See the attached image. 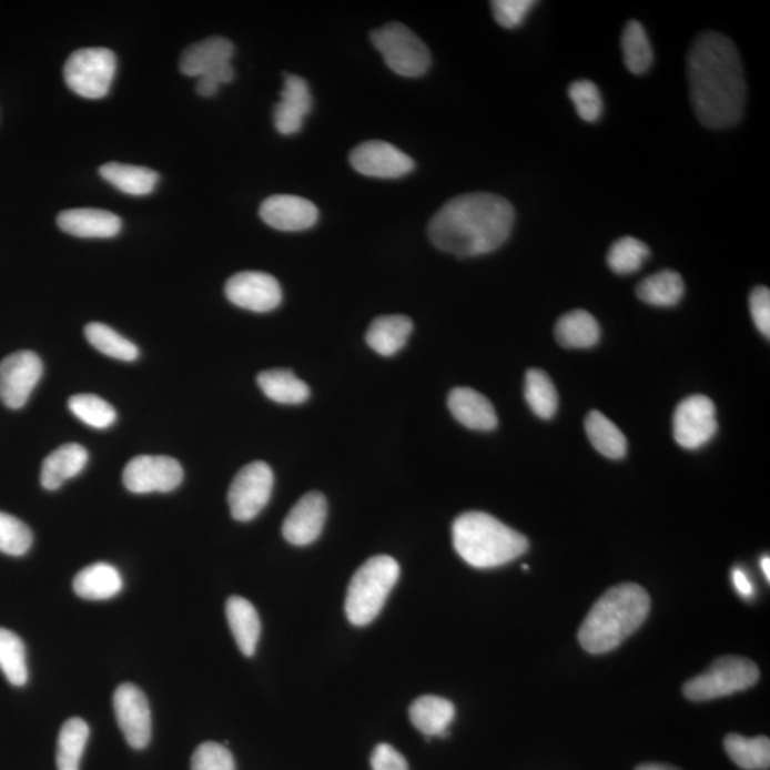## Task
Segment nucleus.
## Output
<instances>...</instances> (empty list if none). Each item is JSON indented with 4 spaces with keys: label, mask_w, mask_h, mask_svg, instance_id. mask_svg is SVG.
Instances as JSON below:
<instances>
[{
    "label": "nucleus",
    "mask_w": 770,
    "mask_h": 770,
    "mask_svg": "<svg viewBox=\"0 0 770 770\" xmlns=\"http://www.w3.org/2000/svg\"><path fill=\"white\" fill-rule=\"evenodd\" d=\"M257 384L274 403L296 405L307 402L310 388L290 369H267L259 374Z\"/></svg>",
    "instance_id": "obj_29"
},
{
    "label": "nucleus",
    "mask_w": 770,
    "mask_h": 770,
    "mask_svg": "<svg viewBox=\"0 0 770 770\" xmlns=\"http://www.w3.org/2000/svg\"><path fill=\"white\" fill-rule=\"evenodd\" d=\"M327 519L326 497L308 493L298 499L283 524V537L296 547H306L322 535Z\"/></svg>",
    "instance_id": "obj_16"
},
{
    "label": "nucleus",
    "mask_w": 770,
    "mask_h": 770,
    "mask_svg": "<svg viewBox=\"0 0 770 770\" xmlns=\"http://www.w3.org/2000/svg\"><path fill=\"white\" fill-rule=\"evenodd\" d=\"M448 408L458 423L477 432H492L498 425L494 405L473 388L459 387L448 395Z\"/></svg>",
    "instance_id": "obj_20"
},
{
    "label": "nucleus",
    "mask_w": 770,
    "mask_h": 770,
    "mask_svg": "<svg viewBox=\"0 0 770 770\" xmlns=\"http://www.w3.org/2000/svg\"><path fill=\"white\" fill-rule=\"evenodd\" d=\"M761 677L758 665L742 657L718 658L711 667L683 685V695L693 702L712 701L754 687Z\"/></svg>",
    "instance_id": "obj_6"
},
{
    "label": "nucleus",
    "mask_w": 770,
    "mask_h": 770,
    "mask_svg": "<svg viewBox=\"0 0 770 770\" xmlns=\"http://www.w3.org/2000/svg\"><path fill=\"white\" fill-rule=\"evenodd\" d=\"M535 7L534 0H494L492 9L499 27L515 29L521 27Z\"/></svg>",
    "instance_id": "obj_43"
},
{
    "label": "nucleus",
    "mask_w": 770,
    "mask_h": 770,
    "mask_svg": "<svg viewBox=\"0 0 770 770\" xmlns=\"http://www.w3.org/2000/svg\"><path fill=\"white\" fill-rule=\"evenodd\" d=\"M725 749L729 758L744 770H768L770 768V741L767 737L744 738L742 734H728Z\"/></svg>",
    "instance_id": "obj_32"
},
{
    "label": "nucleus",
    "mask_w": 770,
    "mask_h": 770,
    "mask_svg": "<svg viewBox=\"0 0 770 770\" xmlns=\"http://www.w3.org/2000/svg\"><path fill=\"white\" fill-rule=\"evenodd\" d=\"M525 399L535 415L543 419H551L558 409L557 388L543 369H529L525 377Z\"/></svg>",
    "instance_id": "obj_35"
},
{
    "label": "nucleus",
    "mask_w": 770,
    "mask_h": 770,
    "mask_svg": "<svg viewBox=\"0 0 770 770\" xmlns=\"http://www.w3.org/2000/svg\"><path fill=\"white\" fill-rule=\"evenodd\" d=\"M589 442L607 458L621 459L627 455L628 442L621 429L599 412H591L585 419Z\"/></svg>",
    "instance_id": "obj_31"
},
{
    "label": "nucleus",
    "mask_w": 770,
    "mask_h": 770,
    "mask_svg": "<svg viewBox=\"0 0 770 770\" xmlns=\"http://www.w3.org/2000/svg\"><path fill=\"white\" fill-rule=\"evenodd\" d=\"M312 109L313 97L306 80L297 74H286L282 100L274 108V124L277 132L284 136L298 133Z\"/></svg>",
    "instance_id": "obj_18"
},
{
    "label": "nucleus",
    "mask_w": 770,
    "mask_h": 770,
    "mask_svg": "<svg viewBox=\"0 0 770 770\" xmlns=\"http://www.w3.org/2000/svg\"><path fill=\"white\" fill-rule=\"evenodd\" d=\"M226 617L240 651L246 657H253L262 634V622L256 608L247 599L232 597L226 604Z\"/></svg>",
    "instance_id": "obj_24"
},
{
    "label": "nucleus",
    "mask_w": 770,
    "mask_h": 770,
    "mask_svg": "<svg viewBox=\"0 0 770 770\" xmlns=\"http://www.w3.org/2000/svg\"><path fill=\"white\" fill-rule=\"evenodd\" d=\"M84 336L98 352L122 362H134L139 357L136 344L120 336L112 327L102 323H90L84 327Z\"/></svg>",
    "instance_id": "obj_37"
},
{
    "label": "nucleus",
    "mask_w": 770,
    "mask_h": 770,
    "mask_svg": "<svg viewBox=\"0 0 770 770\" xmlns=\"http://www.w3.org/2000/svg\"><path fill=\"white\" fill-rule=\"evenodd\" d=\"M89 454L83 445L64 444L50 453L42 464L40 484L48 492L62 487L68 479L77 477L87 467Z\"/></svg>",
    "instance_id": "obj_22"
},
{
    "label": "nucleus",
    "mask_w": 770,
    "mask_h": 770,
    "mask_svg": "<svg viewBox=\"0 0 770 770\" xmlns=\"http://www.w3.org/2000/svg\"><path fill=\"white\" fill-rule=\"evenodd\" d=\"M749 308L754 326L764 337L770 336V292L768 287H757L752 290L749 297Z\"/></svg>",
    "instance_id": "obj_44"
},
{
    "label": "nucleus",
    "mask_w": 770,
    "mask_h": 770,
    "mask_svg": "<svg viewBox=\"0 0 770 770\" xmlns=\"http://www.w3.org/2000/svg\"><path fill=\"white\" fill-rule=\"evenodd\" d=\"M43 374L42 359L37 353L18 352L0 363V402L8 408H22Z\"/></svg>",
    "instance_id": "obj_12"
},
{
    "label": "nucleus",
    "mask_w": 770,
    "mask_h": 770,
    "mask_svg": "<svg viewBox=\"0 0 770 770\" xmlns=\"http://www.w3.org/2000/svg\"><path fill=\"white\" fill-rule=\"evenodd\" d=\"M58 226L74 237L110 239L122 230V220L108 210L70 209L59 214Z\"/></svg>",
    "instance_id": "obj_19"
},
{
    "label": "nucleus",
    "mask_w": 770,
    "mask_h": 770,
    "mask_svg": "<svg viewBox=\"0 0 770 770\" xmlns=\"http://www.w3.org/2000/svg\"><path fill=\"white\" fill-rule=\"evenodd\" d=\"M349 163L359 174L376 179H399L407 176L415 168L408 154L379 140L359 144L349 154Z\"/></svg>",
    "instance_id": "obj_15"
},
{
    "label": "nucleus",
    "mask_w": 770,
    "mask_h": 770,
    "mask_svg": "<svg viewBox=\"0 0 770 770\" xmlns=\"http://www.w3.org/2000/svg\"><path fill=\"white\" fill-rule=\"evenodd\" d=\"M273 485V469L266 463L254 462L240 469L229 489L232 517L240 523L256 518L269 504Z\"/></svg>",
    "instance_id": "obj_9"
},
{
    "label": "nucleus",
    "mask_w": 770,
    "mask_h": 770,
    "mask_svg": "<svg viewBox=\"0 0 770 770\" xmlns=\"http://www.w3.org/2000/svg\"><path fill=\"white\" fill-rule=\"evenodd\" d=\"M33 534L13 515L0 511V553L22 557L32 547Z\"/></svg>",
    "instance_id": "obj_40"
},
{
    "label": "nucleus",
    "mask_w": 770,
    "mask_h": 770,
    "mask_svg": "<svg viewBox=\"0 0 770 770\" xmlns=\"http://www.w3.org/2000/svg\"><path fill=\"white\" fill-rule=\"evenodd\" d=\"M513 204L492 193L454 197L435 213L428 237L442 252L477 257L495 252L511 236Z\"/></svg>",
    "instance_id": "obj_2"
},
{
    "label": "nucleus",
    "mask_w": 770,
    "mask_h": 770,
    "mask_svg": "<svg viewBox=\"0 0 770 770\" xmlns=\"http://www.w3.org/2000/svg\"><path fill=\"white\" fill-rule=\"evenodd\" d=\"M685 283L681 274L673 270H662L642 280L637 287V296L655 307H673L681 302Z\"/></svg>",
    "instance_id": "obj_30"
},
{
    "label": "nucleus",
    "mask_w": 770,
    "mask_h": 770,
    "mask_svg": "<svg viewBox=\"0 0 770 770\" xmlns=\"http://www.w3.org/2000/svg\"><path fill=\"white\" fill-rule=\"evenodd\" d=\"M224 290L230 303L254 313L273 312L283 300L277 280L262 272L234 274L229 278Z\"/></svg>",
    "instance_id": "obj_14"
},
{
    "label": "nucleus",
    "mask_w": 770,
    "mask_h": 770,
    "mask_svg": "<svg viewBox=\"0 0 770 770\" xmlns=\"http://www.w3.org/2000/svg\"><path fill=\"white\" fill-rule=\"evenodd\" d=\"M635 770H681L675 767H671V764H665V763H644L639 764V767Z\"/></svg>",
    "instance_id": "obj_48"
},
{
    "label": "nucleus",
    "mask_w": 770,
    "mask_h": 770,
    "mask_svg": "<svg viewBox=\"0 0 770 770\" xmlns=\"http://www.w3.org/2000/svg\"><path fill=\"white\" fill-rule=\"evenodd\" d=\"M122 588V575L107 563L89 565L73 579L74 592L88 601H107L116 597Z\"/></svg>",
    "instance_id": "obj_23"
},
{
    "label": "nucleus",
    "mask_w": 770,
    "mask_h": 770,
    "mask_svg": "<svg viewBox=\"0 0 770 770\" xmlns=\"http://www.w3.org/2000/svg\"><path fill=\"white\" fill-rule=\"evenodd\" d=\"M233 43L226 38L213 37L184 50L180 58V70L186 77L202 78L224 64L232 63Z\"/></svg>",
    "instance_id": "obj_21"
},
{
    "label": "nucleus",
    "mask_w": 770,
    "mask_h": 770,
    "mask_svg": "<svg viewBox=\"0 0 770 770\" xmlns=\"http://www.w3.org/2000/svg\"><path fill=\"white\" fill-rule=\"evenodd\" d=\"M651 611V598L638 584H619L592 605L578 639L589 654H607L637 632Z\"/></svg>",
    "instance_id": "obj_3"
},
{
    "label": "nucleus",
    "mask_w": 770,
    "mask_h": 770,
    "mask_svg": "<svg viewBox=\"0 0 770 770\" xmlns=\"http://www.w3.org/2000/svg\"><path fill=\"white\" fill-rule=\"evenodd\" d=\"M455 718V707L448 699L424 695L409 707V719L427 737H447Z\"/></svg>",
    "instance_id": "obj_25"
},
{
    "label": "nucleus",
    "mask_w": 770,
    "mask_h": 770,
    "mask_svg": "<svg viewBox=\"0 0 770 770\" xmlns=\"http://www.w3.org/2000/svg\"><path fill=\"white\" fill-rule=\"evenodd\" d=\"M762 571L767 575L768 581L770 579V559L769 557H763L761 561Z\"/></svg>",
    "instance_id": "obj_49"
},
{
    "label": "nucleus",
    "mask_w": 770,
    "mask_h": 770,
    "mask_svg": "<svg viewBox=\"0 0 770 770\" xmlns=\"http://www.w3.org/2000/svg\"><path fill=\"white\" fill-rule=\"evenodd\" d=\"M234 79V69L232 63L224 64V67L213 70L204 77L197 79L196 90L200 97L212 98L217 93V90L222 84L230 83Z\"/></svg>",
    "instance_id": "obj_45"
},
{
    "label": "nucleus",
    "mask_w": 770,
    "mask_h": 770,
    "mask_svg": "<svg viewBox=\"0 0 770 770\" xmlns=\"http://www.w3.org/2000/svg\"><path fill=\"white\" fill-rule=\"evenodd\" d=\"M412 333V320L397 314V316H383L374 320L368 328L366 340L374 352L389 357L407 344Z\"/></svg>",
    "instance_id": "obj_27"
},
{
    "label": "nucleus",
    "mask_w": 770,
    "mask_h": 770,
    "mask_svg": "<svg viewBox=\"0 0 770 770\" xmlns=\"http://www.w3.org/2000/svg\"><path fill=\"white\" fill-rule=\"evenodd\" d=\"M260 217L280 232H303L318 220V209L307 199L277 194L264 200Z\"/></svg>",
    "instance_id": "obj_17"
},
{
    "label": "nucleus",
    "mask_w": 770,
    "mask_h": 770,
    "mask_svg": "<svg viewBox=\"0 0 770 770\" xmlns=\"http://www.w3.org/2000/svg\"><path fill=\"white\" fill-rule=\"evenodd\" d=\"M89 739L88 723L80 718H70L60 729L58 739V770H79Z\"/></svg>",
    "instance_id": "obj_33"
},
{
    "label": "nucleus",
    "mask_w": 770,
    "mask_h": 770,
    "mask_svg": "<svg viewBox=\"0 0 770 770\" xmlns=\"http://www.w3.org/2000/svg\"><path fill=\"white\" fill-rule=\"evenodd\" d=\"M568 94L577 109L578 116L585 122L594 123L602 116L604 100L597 84L589 80H578L569 87Z\"/></svg>",
    "instance_id": "obj_41"
},
{
    "label": "nucleus",
    "mask_w": 770,
    "mask_h": 770,
    "mask_svg": "<svg viewBox=\"0 0 770 770\" xmlns=\"http://www.w3.org/2000/svg\"><path fill=\"white\" fill-rule=\"evenodd\" d=\"M717 432V408L707 395H691L678 405L673 414V437L681 447L701 448Z\"/></svg>",
    "instance_id": "obj_11"
},
{
    "label": "nucleus",
    "mask_w": 770,
    "mask_h": 770,
    "mask_svg": "<svg viewBox=\"0 0 770 770\" xmlns=\"http://www.w3.org/2000/svg\"><path fill=\"white\" fill-rule=\"evenodd\" d=\"M399 578V565L388 555L369 558L348 585L346 614L356 627H366L382 612L389 592Z\"/></svg>",
    "instance_id": "obj_5"
},
{
    "label": "nucleus",
    "mask_w": 770,
    "mask_h": 770,
    "mask_svg": "<svg viewBox=\"0 0 770 770\" xmlns=\"http://www.w3.org/2000/svg\"><path fill=\"white\" fill-rule=\"evenodd\" d=\"M373 770H408V763L392 744L379 743L372 757Z\"/></svg>",
    "instance_id": "obj_46"
},
{
    "label": "nucleus",
    "mask_w": 770,
    "mask_h": 770,
    "mask_svg": "<svg viewBox=\"0 0 770 770\" xmlns=\"http://www.w3.org/2000/svg\"><path fill=\"white\" fill-rule=\"evenodd\" d=\"M555 338L565 348H591L601 338V327L592 314L575 310L558 320Z\"/></svg>",
    "instance_id": "obj_26"
},
{
    "label": "nucleus",
    "mask_w": 770,
    "mask_h": 770,
    "mask_svg": "<svg viewBox=\"0 0 770 770\" xmlns=\"http://www.w3.org/2000/svg\"><path fill=\"white\" fill-rule=\"evenodd\" d=\"M688 80L693 112L703 126L727 129L741 120L747 82L731 39L717 32L699 34L688 54Z\"/></svg>",
    "instance_id": "obj_1"
},
{
    "label": "nucleus",
    "mask_w": 770,
    "mask_h": 770,
    "mask_svg": "<svg viewBox=\"0 0 770 770\" xmlns=\"http://www.w3.org/2000/svg\"><path fill=\"white\" fill-rule=\"evenodd\" d=\"M118 60L104 48L79 49L70 54L63 77L72 92L84 99H102L110 92Z\"/></svg>",
    "instance_id": "obj_8"
},
{
    "label": "nucleus",
    "mask_w": 770,
    "mask_h": 770,
    "mask_svg": "<svg viewBox=\"0 0 770 770\" xmlns=\"http://www.w3.org/2000/svg\"><path fill=\"white\" fill-rule=\"evenodd\" d=\"M182 465L164 455H140L123 472L124 487L133 494L170 493L182 484Z\"/></svg>",
    "instance_id": "obj_10"
},
{
    "label": "nucleus",
    "mask_w": 770,
    "mask_h": 770,
    "mask_svg": "<svg viewBox=\"0 0 770 770\" xmlns=\"http://www.w3.org/2000/svg\"><path fill=\"white\" fill-rule=\"evenodd\" d=\"M651 256V250L641 240L627 236L619 239L609 250L607 263L614 273L632 274Z\"/></svg>",
    "instance_id": "obj_39"
},
{
    "label": "nucleus",
    "mask_w": 770,
    "mask_h": 770,
    "mask_svg": "<svg viewBox=\"0 0 770 770\" xmlns=\"http://www.w3.org/2000/svg\"><path fill=\"white\" fill-rule=\"evenodd\" d=\"M455 551L478 569L503 567L528 551V539L493 515L472 511L453 524Z\"/></svg>",
    "instance_id": "obj_4"
},
{
    "label": "nucleus",
    "mask_w": 770,
    "mask_h": 770,
    "mask_svg": "<svg viewBox=\"0 0 770 770\" xmlns=\"http://www.w3.org/2000/svg\"><path fill=\"white\" fill-rule=\"evenodd\" d=\"M192 770H236L232 752L216 742L200 744L192 758Z\"/></svg>",
    "instance_id": "obj_42"
},
{
    "label": "nucleus",
    "mask_w": 770,
    "mask_h": 770,
    "mask_svg": "<svg viewBox=\"0 0 770 770\" xmlns=\"http://www.w3.org/2000/svg\"><path fill=\"white\" fill-rule=\"evenodd\" d=\"M99 173L108 183L130 196H148L159 182V173L154 170L123 163L103 164Z\"/></svg>",
    "instance_id": "obj_28"
},
{
    "label": "nucleus",
    "mask_w": 770,
    "mask_h": 770,
    "mask_svg": "<svg viewBox=\"0 0 770 770\" xmlns=\"http://www.w3.org/2000/svg\"><path fill=\"white\" fill-rule=\"evenodd\" d=\"M69 409L80 422L98 429L112 427L118 417L113 405L94 394L73 395L69 399Z\"/></svg>",
    "instance_id": "obj_38"
},
{
    "label": "nucleus",
    "mask_w": 770,
    "mask_h": 770,
    "mask_svg": "<svg viewBox=\"0 0 770 770\" xmlns=\"http://www.w3.org/2000/svg\"><path fill=\"white\" fill-rule=\"evenodd\" d=\"M113 708L120 731L133 749H144L152 739V712L136 685L122 683L113 695Z\"/></svg>",
    "instance_id": "obj_13"
},
{
    "label": "nucleus",
    "mask_w": 770,
    "mask_h": 770,
    "mask_svg": "<svg viewBox=\"0 0 770 770\" xmlns=\"http://www.w3.org/2000/svg\"><path fill=\"white\" fill-rule=\"evenodd\" d=\"M625 67L634 74L648 72L654 62V50L647 30L637 20L625 27L621 39Z\"/></svg>",
    "instance_id": "obj_34"
},
{
    "label": "nucleus",
    "mask_w": 770,
    "mask_h": 770,
    "mask_svg": "<svg viewBox=\"0 0 770 770\" xmlns=\"http://www.w3.org/2000/svg\"><path fill=\"white\" fill-rule=\"evenodd\" d=\"M732 578L734 588L738 589V592L741 594L742 597H751L753 594V587L743 569H733Z\"/></svg>",
    "instance_id": "obj_47"
},
{
    "label": "nucleus",
    "mask_w": 770,
    "mask_h": 770,
    "mask_svg": "<svg viewBox=\"0 0 770 770\" xmlns=\"http://www.w3.org/2000/svg\"><path fill=\"white\" fill-rule=\"evenodd\" d=\"M0 669L13 687L28 682L27 648L17 634L4 628H0Z\"/></svg>",
    "instance_id": "obj_36"
},
{
    "label": "nucleus",
    "mask_w": 770,
    "mask_h": 770,
    "mask_svg": "<svg viewBox=\"0 0 770 770\" xmlns=\"http://www.w3.org/2000/svg\"><path fill=\"white\" fill-rule=\"evenodd\" d=\"M372 42L383 54L387 67L399 77L419 78L432 67L428 48L415 37L412 29L402 23H388L374 30Z\"/></svg>",
    "instance_id": "obj_7"
}]
</instances>
